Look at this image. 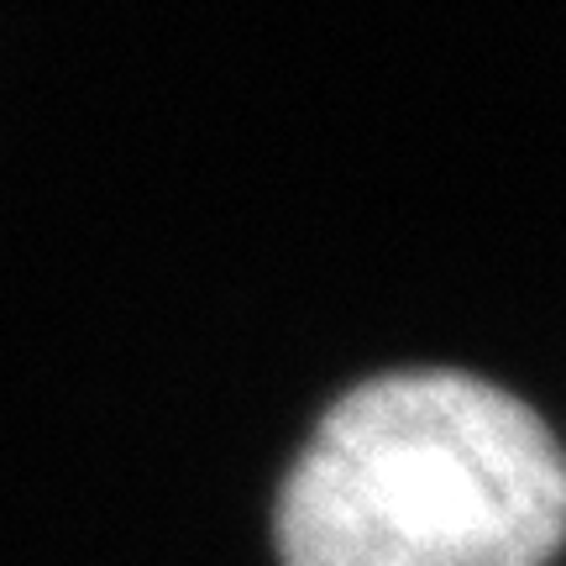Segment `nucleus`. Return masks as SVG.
Listing matches in <instances>:
<instances>
[{"instance_id": "1", "label": "nucleus", "mask_w": 566, "mask_h": 566, "mask_svg": "<svg viewBox=\"0 0 566 566\" xmlns=\"http://www.w3.org/2000/svg\"><path fill=\"white\" fill-rule=\"evenodd\" d=\"M562 535L546 420L451 367L352 388L279 499L283 566H546Z\"/></svg>"}]
</instances>
